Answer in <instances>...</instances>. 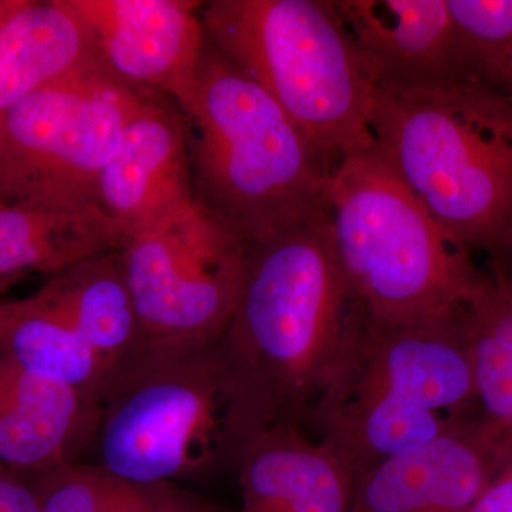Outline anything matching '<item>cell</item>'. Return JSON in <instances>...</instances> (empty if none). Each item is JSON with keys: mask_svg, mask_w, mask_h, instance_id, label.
I'll use <instances>...</instances> for the list:
<instances>
[{"mask_svg": "<svg viewBox=\"0 0 512 512\" xmlns=\"http://www.w3.org/2000/svg\"><path fill=\"white\" fill-rule=\"evenodd\" d=\"M471 420L476 386L461 306L407 325L373 322L359 308L302 429L357 480Z\"/></svg>", "mask_w": 512, "mask_h": 512, "instance_id": "obj_2", "label": "cell"}, {"mask_svg": "<svg viewBox=\"0 0 512 512\" xmlns=\"http://www.w3.org/2000/svg\"><path fill=\"white\" fill-rule=\"evenodd\" d=\"M238 512H349L356 478L302 427L259 431L239 451Z\"/></svg>", "mask_w": 512, "mask_h": 512, "instance_id": "obj_14", "label": "cell"}, {"mask_svg": "<svg viewBox=\"0 0 512 512\" xmlns=\"http://www.w3.org/2000/svg\"><path fill=\"white\" fill-rule=\"evenodd\" d=\"M42 512H212L220 505L178 484H141L73 461L33 476Z\"/></svg>", "mask_w": 512, "mask_h": 512, "instance_id": "obj_20", "label": "cell"}, {"mask_svg": "<svg viewBox=\"0 0 512 512\" xmlns=\"http://www.w3.org/2000/svg\"><path fill=\"white\" fill-rule=\"evenodd\" d=\"M100 404L0 352V464L37 474L92 451Z\"/></svg>", "mask_w": 512, "mask_h": 512, "instance_id": "obj_13", "label": "cell"}, {"mask_svg": "<svg viewBox=\"0 0 512 512\" xmlns=\"http://www.w3.org/2000/svg\"><path fill=\"white\" fill-rule=\"evenodd\" d=\"M100 63L121 82L175 103L190 92L205 47L201 2L69 0Z\"/></svg>", "mask_w": 512, "mask_h": 512, "instance_id": "obj_10", "label": "cell"}, {"mask_svg": "<svg viewBox=\"0 0 512 512\" xmlns=\"http://www.w3.org/2000/svg\"><path fill=\"white\" fill-rule=\"evenodd\" d=\"M148 93L96 63L6 111L0 201L45 208L97 205L101 171Z\"/></svg>", "mask_w": 512, "mask_h": 512, "instance_id": "obj_8", "label": "cell"}, {"mask_svg": "<svg viewBox=\"0 0 512 512\" xmlns=\"http://www.w3.org/2000/svg\"><path fill=\"white\" fill-rule=\"evenodd\" d=\"M96 63L69 0L0 2V113Z\"/></svg>", "mask_w": 512, "mask_h": 512, "instance_id": "obj_16", "label": "cell"}, {"mask_svg": "<svg viewBox=\"0 0 512 512\" xmlns=\"http://www.w3.org/2000/svg\"><path fill=\"white\" fill-rule=\"evenodd\" d=\"M376 84L417 86L458 72L446 0H333Z\"/></svg>", "mask_w": 512, "mask_h": 512, "instance_id": "obj_15", "label": "cell"}, {"mask_svg": "<svg viewBox=\"0 0 512 512\" xmlns=\"http://www.w3.org/2000/svg\"><path fill=\"white\" fill-rule=\"evenodd\" d=\"M217 345L147 353L100 403L92 463L141 484L235 466L239 443Z\"/></svg>", "mask_w": 512, "mask_h": 512, "instance_id": "obj_7", "label": "cell"}, {"mask_svg": "<svg viewBox=\"0 0 512 512\" xmlns=\"http://www.w3.org/2000/svg\"><path fill=\"white\" fill-rule=\"evenodd\" d=\"M191 200L183 113L170 97L148 93L101 171L97 207L130 238Z\"/></svg>", "mask_w": 512, "mask_h": 512, "instance_id": "obj_11", "label": "cell"}, {"mask_svg": "<svg viewBox=\"0 0 512 512\" xmlns=\"http://www.w3.org/2000/svg\"><path fill=\"white\" fill-rule=\"evenodd\" d=\"M205 39L288 114L330 171L376 147L375 76L333 2L212 0Z\"/></svg>", "mask_w": 512, "mask_h": 512, "instance_id": "obj_5", "label": "cell"}, {"mask_svg": "<svg viewBox=\"0 0 512 512\" xmlns=\"http://www.w3.org/2000/svg\"><path fill=\"white\" fill-rule=\"evenodd\" d=\"M357 313L328 208L247 247L241 296L217 345L241 448L269 427H303Z\"/></svg>", "mask_w": 512, "mask_h": 512, "instance_id": "obj_1", "label": "cell"}, {"mask_svg": "<svg viewBox=\"0 0 512 512\" xmlns=\"http://www.w3.org/2000/svg\"><path fill=\"white\" fill-rule=\"evenodd\" d=\"M376 147L431 217L468 251L490 252L512 225V100L456 77L376 84Z\"/></svg>", "mask_w": 512, "mask_h": 512, "instance_id": "obj_4", "label": "cell"}, {"mask_svg": "<svg viewBox=\"0 0 512 512\" xmlns=\"http://www.w3.org/2000/svg\"><path fill=\"white\" fill-rule=\"evenodd\" d=\"M127 239L97 205L45 208L0 201V292L30 275L50 278L90 256L120 251Z\"/></svg>", "mask_w": 512, "mask_h": 512, "instance_id": "obj_18", "label": "cell"}, {"mask_svg": "<svg viewBox=\"0 0 512 512\" xmlns=\"http://www.w3.org/2000/svg\"><path fill=\"white\" fill-rule=\"evenodd\" d=\"M0 471H3L2 468H0Z\"/></svg>", "mask_w": 512, "mask_h": 512, "instance_id": "obj_29", "label": "cell"}, {"mask_svg": "<svg viewBox=\"0 0 512 512\" xmlns=\"http://www.w3.org/2000/svg\"><path fill=\"white\" fill-rule=\"evenodd\" d=\"M466 512H512V461L500 468Z\"/></svg>", "mask_w": 512, "mask_h": 512, "instance_id": "obj_22", "label": "cell"}, {"mask_svg": "<svg viewBox=\"0 0 512 512\" xmlns=\"http://www.w3.org/2000/svg\"><path fill=\"white\" fill-rule=\"evenodd\" d=\"M458 72L497 87L512 49V0H446Z\"/></svg>", "mask_w": 512, "mask_h": 512, "instance_id": "obj_21", "label": "cell"}, {"mask_svg": "<svg viewBox=\"0 0 512 512\" xmlns=\"http://www.w3.org/2000/svg\"><path fill=\"white\" fill-rule=\"evenodd\" d=\"M503 466L498 447L467 421L362 474L349 512H466Z\"/></svg>", "mask_w": 512, "mask_h": 512, "instance_id": "obj_12", "label": "cell"}, {"mask_svg": "<svg viewBox=\"0 0 512 512\" xmlns=\"http://www.w3.org/2000/svg\"><path fill=\"white\" fill-rule=\"evenodd\" d=\"M498 89L503 90L512 100V49L505 57L503 67H501L500 77H498Z\"/></svg>", "mask_w": 512, "mask_h": 512, "instance_id": "obj_25", "label": "cell"}, {"mask_svg": "<svg viewBox=\"0 0 512 512\" xmlns=\"http://www.w3.org/2000/svg\"><path fill=\"white\" fill-rule=\"evenodd\" d=\"M0 512H42L28 483L0 471Z\"/></svg>", "mask_w": 512, "mask_h": 512, "instance_id": "obj_23", "label": "cell"}, {"mask_svg": "<svg viewBox=\"0 0 512 512\" xmlns=\"http://www.w3.org/2000/svg\"><path fill=\"white\" fill-rule=\"evenodd\" d=\"M212 512H229V511L225 510V508L218 507L217 510L212 511Z\"/></svg>", "mask_w": 512, "mask_h": 512, "instance_id": "obj_28", "label": "cell"}, {"mask_svg": "<svg viewBox=\"0 0 512 512\" xmlns=\"http://www.w3.org/2000/svg\"><path fill=\"white\" fill-rule=\"evenodd\" d=\"M474 386L476 423L512 461V288L484 276L461 305Z\"/></svg>", "mask_w": 512, "mask_h": 512, "instance_id": "obj_19", "label": "cell"}, {"mask_svg": "<svg viewBox=\"0 0 512 512\" xmlns=\"http://www.w3.org/2000/svg\"><path fill=\"white\" fill-rule=\"evenodd\" d=\"M328 210L340 268L373 322L407 325L447 315L485 276L377 147L332 171Z\"/></svg>", "mask_w": 512, "mask_h": 512, "instance_id": "obj_6", "label": "cell"}, {"mask_svg": "<svg viewBox=\"0 0 512 512\" xmlns=\"http://www.w3.org/2000/svg\"><path fill=\"white\" fill-rule=\"evenodd\" d=\"M9 301H0V329H2L3 322H5L6 315H8Z\"/></svg>", "mask_w": 512, "mask_h": 512, "instance_id": "obj_26", "label": "cell"}, {"mask_svg": "<svg viewBox=\"0 0 512 512\" xmlns=\"http://www.w3.org/2000/svg\"><path fill=\"white\" fill-rule=\"evenodd\" d=\"M488 255L493 264L491 279L497 284L512 288V225Z\"/></svg>", "mask_w": 512, "mask_h": 512, "instance_id": "obj_24", "label": "cell"}, {"mask_svg": "<svg viewBox=\"0 0 512 512\" xmlns=\"http://www.w3.org/2000/svg\"><path fill=\"white\" fill-rule=\"evenodd\" d=\"M37 293L72 323L103 360L113 376V387L147 355L146 336L120 251L77 262L50 276Z\"/></svg>", "mask_w": 512, "mask_h": 512, "instance_id": "obj_17", "label": "cell"}, {"mask_svg": "<svg viewBox=\"0 0 512 512\" xmlns=\"http://www.w3.org/2000/svg\"><path fill=\"white\" fill-rule=\"evenodd\" d=\"M147 353L220 342L244 285L247 248L194 200L120 249Z\"/></svg>", "mask_w": 512, "mask_h": 512, "instance_id": "obj_9", "label": "cell"}, {"mask_svg": "<svg viewBox=\"0 0 512 512\" xmlns=\"http://www.w3.org/2000/svg\"><path fill=\"white\" fill-rule=\"evenodd\" d=\"M2 136H3V114L0 113V147H2Z\"/></svg>", "mask_w": 512, "mask_h": 512, "instance_id": "obj_27", "label": "cell"}, {"mask_svg": "<svg viewBox=\"0 0 512 512\" xmlns=\"http://www.w3.org/2000/svg\"><path fill=\"white\" fill-rule=\"evenodd\" d=\"M178 107L192 200L245 248L328 207L332 171L282 107L208 40Z\"/></svg>", "mask_w": 512, "mask_h": 512, "instance_id": "obj_3", "label": "cell"}]
</instances>
